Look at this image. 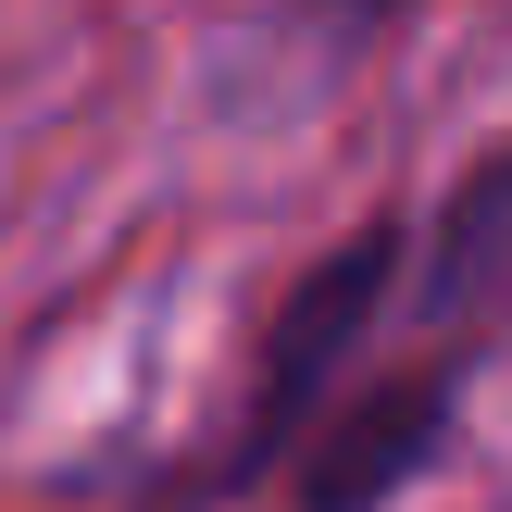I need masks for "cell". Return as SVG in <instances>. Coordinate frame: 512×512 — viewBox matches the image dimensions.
<instances>
[{
  "instance_id": "6da1fadb",
  "label": "cell",
  "mask_w": 512,
  "mask_h": 512,
  "mask_svg": "<svg viewBox=\"0 0 512 512\" xmlns=\"http://www.w3.org/2000/svg\"><path fill=\"white\" fill-rule=\"evenodd\" d=\"M375 350H425L463 388L512 363V138L475 150L425 225H400V288H388Z\"/></svg>"
},
{
  "instance_id": "7a4b0ae2",
  "label": "cell",
  "mask_w": 512,
  "mask_h": 512,
  "mask_svg": "<svg viewBox=\"0 0 512 512\" xmlns=\"http://www.w3.org/2000/svg\"><path fill=\"white\" fill-rule=\"evenodd\" d=\"M388 13H413V0H300V38H375Z\"/></svg>"
}]
</instances>
